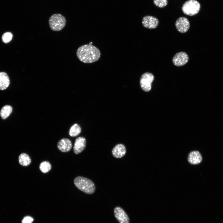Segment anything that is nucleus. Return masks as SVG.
<instances>
[{
	"label": "nucleus",
	"instance_id": "f257e3e1",
	"mask_svg": "<svg viewBox=\"0 0 223 223\" xmlns=\"http://www.w3.org/2000/svg\"><path fill=\"white\" fill-rule=\"evenodd\" d=\"M99 50L96 47L90 44L82 45L77 49V55L82 62L91 63L97 61L100 56Z\"/></svg>",
	"mask_w": 223,
	"mask_h": 223
},
{
	"label": "nucleus",
	"instance_id": "f03ea898",
	"mask_svg": "<svg viewBox=\"0 0 223 223\" xmlns=\"http://www.w3.org/2000/svg\"><path fill=\"white\" fill-rule=\"evenodd\" d=\"M74 183L78 189L86 194H91L95 191V187L94 183L86 177H77L74 179Z\"/></svg>",
	"mask_w": 223,
	"mask_h": 223
},
{
	"label": "nucleus",
	"instance_id": "7ed1b4c3",
	"mask_svg": "<svg viewBox=\"0 0 223 223\" xmlns=\"http://www.w3.org/2000/svg\"><path fill=\"white\" fill-rule=\"evenodd\" d=\"M49 24L52 30L59 31L64 27L66 24V20L62 15L55 14L52 15L50 17Z\"/></svg>",
	"mask_w": 223,
	"mask_h": 223
},
{
	"label": "nucleus",
	"instance_id": "20e7f679",
	"mask_svg": "<svg viewBox=\"0 0 223 223\" xmlns=\"http://www.w3.org/2000/svg\"><path fill=\"white\" fill-rule=\"evenodd\" d=\"M201 5L196 0H188L183 5L182 10L185 14L193 16L197 14L200 10Z\"/></svg>",
	"mask_w": 223,
	"mask_h": 223
},
{
	"label": "nucleus",
	"instance_id": "39448f33",
	"mask_svg": "<svg viewBox=\"0 0 223 223\" xmlns=\"http://www.w3.org/2000/svg\"><path fill=\"white\" fill-rule=\"evenodd\" d=\"M154 79V76L151 73L146 72L142 74L140 80V84L142 89L145 92L150 91Z\"/></svg>",
	"mask_w": 223,
	"mask_h": 223
},
{
	"label": "nucleus",
	"instance_id": "423d86ee",
	"mask_svg": "<svg viewBox=\"0 0 223 223\" xmlns=\"http://www.w3.org/2000/svg\"><path fill=\"white\" fill-rule=\"evenodd\" d=\"M189 57L185 52H180L176 53L173 58V64L177 66H182L188 61Z\"/></svg>",
	"mask_w": 223,
	"mask_h": 223
},
{
	"label": "nucleus",
	"instance_id": "0eeeda50",
	"mask_svg": "<svg viewBox=\"0 0 223 223\" xmlns=\"http://www.w3.org/2000/svg\"><path fill=\"white\" fill-rule=\"evenodd\" d=\"M175 24L177 30L181 33L186 32L190 27L189 20L186 18L184 17L179 18L176 21Z\"/></svg>",
	"mask_w": 223,
	"mask_h": 223
},
{
	"label": "nucleus",
	"instance_id": "6e6552de",
	"mask_svg": "<svg viewBox=\"0 0 223 223\" xmlns=\"http://www.w3.org/2000/svg\"><path fill=\"white\" fill-rule=\"evenodd\" d=\"M159 20L156 17L150 15H146L142 19V23L143 26L149 29H153L157 28Z\"/></svg>",
	"mask_w": 223,
	"mask_h": 223
},
{
	"label": "nucleus",
	"instance_id": "1a4fd4ad",
	"mask_svg": "<svg viewBox=\"0 0 223 223\" xmlns=\"http://www.w3.org/2000/svg\"><path fill=\"white\" fill-rule=\"evenodd\" d=\"M114 213L115 217L120 223H129L128 216L121 207H116L114 209Z\"/></svg>",
	"mask_w": 223,
	"mask_h": 223
},
{
	"label": "nucleus",
	"instance_id": "9d476101",
	"mask_svg": "<svg viewBox=\"0 0 223 223\" xmlns=\"http://www.w3.org/2000/svg\"><path fill=\"white\" fill-rule=\"evenodd\" d=\"M86 142L85 138L82 137L77 138L75 141L73 148L74 153L78 154L82 152L86 147Z\"/></svg>",
	"mask_w": 223,
	"mask_h": 223
},
{
	"label": "nucleus",
	"instance_id": "9b49d317",
	"mask_svg": "<svg viewBox=\"0 0 223 223\" xmlns=\"http://www.w3.org/2000/svg\"><path fill=\"white\" fill-rule=\"evenodd\" d=\"M57 147L58 149L61 152H66L71 150L72 144L69 139L67 138H63L58 142Z\"/></svg>",
	"mask_w": 223,
	"mask_h": 223
},
{
	"label": "nucleus",
	"instance_id": "f8f14e48",
	"mask_svg": "<svg viewBox=\"0 0 223 223\" xmlns=\"http://www.w3.org/2000/svg\"><path fill=\"white\" fill-rule=\"evenodd\" d=\"M188 160L192 164L196 165L200 163L202 160L201 154L198 151L191 152L188 155Z\"/></svg>",
	"mask_w": 223,
	"mask_h": 223
},
{
	"label": "nucleus",
	"instance_id": "ddd939ff",
	"mask_svg": "<svg viewBox=\"0 0 223 223\" xmlns=\"http://www.w3.org/2000/svg\"><path fill=\"white\" fill-rule=\"evenodd\" d=\"M126 153L125 146L122 144H118L116 145L112 151L113 156L116 158H121L123 157Z\"/></svg>",
	"mask_w": 223,
	"mask_h": 223
},
{
	"label": "nucleus",
	"instance_id": "4468645a",
	"mask_svg": "<svg viewBox=\"0 0 223 223\" xmlns=\"http://www.w3.org/2000/svg\"><path fill=\"white\" fill-rule=\"evenodd\" d=\"M10 83V79L7 74L4 72H0V90L7 89Z\"/></svg>",
	"mask_w": 223,
	"mask_h": 223
},
{
	"label": "nucleus",
	"instance_id": "2eb2a0df",
	"mask_svg": "<svg viewBox=\"0 0 223 223\" xmlns=\"http://www.w3.org/2000/svg\"><path fill=\"white\" fill-rule=\"evenodd\" d=\"M20 164L24 166H27L31 163V160L30 157L27 154L22 153L19 156L18 158Z\"/></svg>",
	"mask_w": 223,
	"mask_h": 223
},
{
	"label": "nucleus",
	"instance_id": "dca6fc26",
	"mask_svg": "<svg viewBox=\"0 0 223 223\" xmlns=\"http://www.w3.org/2000/svg\"><path fill=\"white\" fill-rule=\"evenodd\" d=\"M12 111V107L8 105L4 106L0 111V115L2 119H5L11 114Z\"/></svg>",
	"mask_w": 223,
	"mask_h": 223
},
{
	"label": "nucleus",
	"instance_id": "f3484780",
	"mask_svg": "<svg viewBox=\"0 0 223 223\" xmlns=\"http://www.w3.org/2000/svg\"><path fill=\"white\" fill-rule=\"evenodd\" d=\"M81 132V129L77 124L73 125L70 128L69 134L71 137H76Z\"/></svg>",
	"mask_w": 223,
	"mask_h": 223
},
{
	"label": "nucleus",
	"instance_id": "a211bd4d",
	"mask_svg": "<svg viewBox=\"0 0 223 223\" xmlns=\"http://www.w3.org/2000/svg\"><path fill=\"white\" fill-rule=\"evenodd\" d=\"M51 165L48 161H43L41 162L39 165L40 171L43 173H46L51 169Z\"/></svg>",
	"mask_w": 223,
	"mask_h": 223
},
{
	"label": "nucleus",
	"instance_id": "6ab92c4d",
	"mask_svg": "<svg viewBox=\"0 0 223 223\" xmlns=\"http://www.w3.org/2000/svg\"><path fill=\"white\" fill-rule=\"evenodd\" d=\"M13 35L10 32H7L3 34L2 36L3 42L5 43L10 42L12 38Z\"/></svg>",
	"mask_w": 223,
	"mask_h": 223
},
{
	"label": "nucleus",
	"instance_id": "aec40b11",
	"mask_svg": "<svg viewBox=\"0 0 223 223\" xmlns=\"http://www.w3.org/2000/svg\"><path fill=\"white\" fill-rule=\"evenodd\" d=\"M154 4L159 8H163L168 4L167 0H153Z\"/></svg>",
	"mask_w": 223,
	"mask_h": 223
},
{
	"label": "nucleus",
	"instance_id": "412c9836",
	"mask_svg": "<svg viewBox=\"0 0 223 223\" xmlns=\"http://www.w3.org/2000/svg\"><path fill=\"white\" fill-rule=\"evenodd\" d=\"M33 221V219L31 216H26L23 219L22 223H32Z\"/></svg>",
	"mask_w": 223,
	"mask_h": 223
},
{
	"label": "nucleus",
	"instance_id": "4be33fe9",
	"mask_svg": "<svg viewBox=\"0 0 223 223\" xmlns=\"http://www.w3.org/2000/svg\"><path fill=\"white\" fill-rule=\"evenodd\" d=\"M92 43H92V42H90L89 43V44H90V45H92Z\"/></svg>",
	"mask_w": 223,
	"mask_h": 223
}]
</instances>
